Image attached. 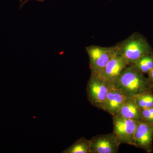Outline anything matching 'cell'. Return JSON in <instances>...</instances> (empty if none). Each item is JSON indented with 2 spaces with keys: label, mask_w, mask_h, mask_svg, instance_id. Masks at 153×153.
Returning a JSON list of instances; mask_svg holds the SVG:
<instances>
[{
  "label": "cell",
  "mask_w": 153,
  "mask_h": 153,
  "mask_svg": "<svg viewBox=\"0 0 153 153\" xmlns=\"http://www.w3.org/2000/svg\"><path fill=\"white\" fill-rule=\"evenodd\" d=\"M114 86L131 98L153 91V86L147 77L132 65L128 66L122 71Z\"/></svg>",
  "instance_id": "1"
},
{
  "label": "cell",
  "mask_w": 153,
  "mask_h": 153,
  "mask_svg": "<svg viewBox=\"0 0 153 153\" xmlns=\"http://www.w3.org/2000/svg\"><path fill=\"white\" fill-rule=\"evenodd\" d=\"M116 45L118 53L123 57L128 65L134 64L144 55L153 53L151 45L139 33H133Z\"/></svg>",
  "instance_id": "2"
},
{
  "label": "cell",
  "mask_w": 153,
  "mask_h": 153,
  "mask_svg": "<svg viewBox=\"0 0 153 153\" xmlns=\"http://www.w3.org/2000/svg\"><path fill=\"white\" fill-rule=\"evenodd\" d=\"M89 59L91 74L98 75L110 60L118 53L116 45L102 47L91 45L85 48Z\"/></svg>",
  "instance_id": "3"
},
{
  "label": "cell",
  "mask_w": 153,
  "mask_h": 153,
  "mask_svg": "<svg viewBox=\"0 0 153 153\" xmlns=\"http://www.w3.org/2000/svg\"><path fill=\"white\" fill-rule=\"evenodd\" d=\"M114 87L112 83L98 75L91 74L86 89L88 101L93 106L99 108L110 91Z\"/></svg>",
  "instance_id": "4"
},
{
  "label": "cell",
  "mask_w": 153,
  "mask_h": 153,
  "mask_svg": "<svg viewBox=\"0 0 153 153\" xmlns=\"http://www.w3.org/2000/svg\"><path fill=\"white\" fill-rule=\"evenodd\" d=\"M112 116L113 132L118 141L120 145L125 144L134 146L137 120L126 118L116 115Z\"/></svg>",
  "instance_id": "5"
},
{
  "label": "cell",
  "mask_w": 153,
  "mask_h": 153,
  "mask_svg": "<svg viewBox=\"0 0 153 153\" xmlns=\"http://www.w3.org/2000/svg\"><path fill=\"white\" fill-rule=\"evenodd\" d=\"M90 142L91 153H117L120 145L113 132L94 136Z\"/></svg>",
  "instance_id": "6"
},
{
  "label": "cell",
  "mask_w": 153,
  "mask_h": 153,
  "mask_svg": "<svg viewBox=\"0 0 153 153\" xmlns=\"http://www.w3.org/2000/svg\"><path fill=\"white\" fill-rule=\"evenodd\" d=\"M153 123L137 121L134 146L151 153L153 149Z\"/></svg>",
  "instance_id": "7"
},
{
  "label": "cell",
  "mask_w": 153,
  "mask_h": 153,
  "mask_svg": "<svg viewBox=\"0 0 153 153\" xmlns=\"http://www.w3.org/2000/svg\"><path fill=\"white\" fill-rule=\"evenodd\" d=\"M128 66L125 59L117 53L97 75L114 85L119 76Z\"/></svg>",
  "instance_id": "8"
},
{
  "label": "cell",
  "mask_w": 153,
  "mask_h": 153,
  "mask_svg": "<svg viewBox=\"0 0 153 153\" xmlns=\"http://www.w3.org/2000/svg\"><path fill=\"white\" fill-rule=\"evenodd\" d=\"M129 98L131 97L127 96L121 91L114 87L110 91L99 108L112 116L114 115Z\"/></svg>",
  "instance_id": "9"
},
{
  "label": "cell",
  "mask_w": 153,
  "mask_h": 153,
  "mask_svg": "<svg viewBox=\"0 0 153 153\" xmlns=\"http://www.w3.org/2000/svg\"><path fill=\"white\" fill-rule=\"evenodd\" d=\"M115 115L129 119L142 120L141 110L133 98H128Z\"/></svg>",
  "instance_id": "10"
},
{
  "label": "cell",
  "mask_w": 153,
  "mask_h": 153,
  "mask_svg": "<svg viewBox=\"0 0 153 153\" xmlns=\"http://www.w3.org/2000/svg\"><path fill=\"white\" fill-rule=\"evenodd\" d=\"M61 153H91L90 140L86 139L84 137H81Z\"/></svg>",
  "instance_id": "11"
},
{
  "label": "cell",
  "mask_w": 153,
  "mask_h": 153,
  "mask_svg": "<svg viewBox=\"0 0 153 153\" xmlns=\"http://www.w3.org/2000/svg\"><path fill=\"white\" fill-rule=\"evenodd\" d=\"M132 65L142 74H149L153 68V53L144 55Z\"/></svg>",
  "instance_id": "12"
},
{
  "label": "cell",
  "mask_w": 153,
  "mask_h": 153,
  "mask_svg": "<svg viewBox=\"0 0 153 153\" xmlns=\"http://www.w3.org/2000/svg\"><path fill=\"white\" fill-rule=\"evenodd\" d=\"M133 98L140 110L153 107V91L136 96Z\"/></svg>",
  "instance_id": "13"
},
{
  "label": "cell",
  "mask_w": 153,
  "mask_h": 153,
  "mask_svg": "<svg viewBox=\"0 0 153 153\" xmlns=\"http://www.w3.org/2000/svg\"><path fill=\"white\" fill-rule=\"evenodd\" d=\"M141 114L143 121L153 123V107L141 110Z\"/></svg>",
  "instance_id": "14"
},
{
  "label": "cell",
  "mask_w": 153,
  "mask_h": 153,
  "mask_svg": "<svg viewBox=\"0 0 153 153\" xmlns=\"http://www.w3.org/2000/svg\"><path fill=\"white\" fill-rule=\"evenodd\" d=\"M147 77L149 82L151 83V85L153 86V68L151 71L149 72Z\"/></svg>",
  "instance_id": "15"
},
{
  "label": "cell",
  "mask_w": 153,
  "mask_h": 153,
  "mask_svg": "<svg viewBox=\"0 0 153 153\" xmlns=\"http://www.w3.org/2000/svg\"><path fill=\"white\" fill-rule=\"evenodd\" d=\"M30 1V0H25V1L23 2L21 4V6H20V9L22 8V7H23V6H24L26 3L28 1ZM36 1H38L43 2L44 1V0H36Z\"/></svg>",
  "instance_id": "16"
},
{
  "label": "cell",
  "mask_w": 153,
  "mask_h": 153,
  "mask_svg": "<svg viewBox=\"0 0 153 153\" xmlns=\"http://www.w3.org/2000/svg\"><path fill=\"white\" fill-rule=\"evenodd\" d=\"M19 1H20V2L22 3V1H23V0H19Z\"/></svg>",
  "instance_id": "17"
}]
</instances>
